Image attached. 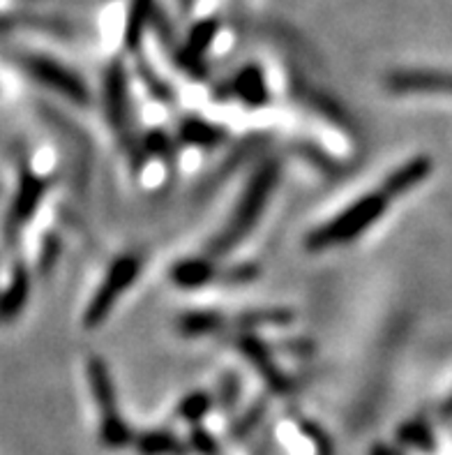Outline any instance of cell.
Returning <instances> with one entry per match:
<instances>
[{
    "mask_svg": "<svg viewBox=\"0 0 452 455\" xmlns=\"http://www.w3.org/2000/svg\"><path fill=\"white\" fill-rule=\"evenodd\" d=\"M28 291H30V277L26 268L19 266L14 275H12V283L7 284V289L0 294V319H14L19 312L23 310V306L28 303Z\"/></svg>",
    "mask_w": 452,
    "mask_h": 455,
    "instance_id": "obj_14",
    "label": "cell"
},
{
    "mask_svg": "<svg viewBox=\"0 0 452 455\" xmlns=\"http://www.w3.org/2000/svg\"><path fill=\"white\" fill-rule=\"evenodd\" d=\"M210 410V398H208V393H192L187 398L180 403L178 407V414L185 416L187 421H199L201 416L206 414Z\"/></svg>",
    "mask_w": 452,
    "mask_h": 455,
    "instance_id": "obj_18",
    "label": "cell"
},
{
    "mask_svg": "<svg viewBox=\"0 0 452 455\" xmlns=\"http://www.w3.org/2000/svg\"><path fill=\"white\" fill-rule=\"evenodd\" d=\"M258 277V268L254 264H241L231 268V271L224 273L222 283L226 284H247V283H254Z\"/></svg>",
    "mask_w": 452,
    "mask_h": 455,
    "instance_id": "obj_20",
    "label": "cell"
},
{
    "mask_svg": "<svg viewBox=\"0 0 452 455\" xmlns=\"http://www.w3.org/2000/svg\"><path fill=\"white\" fill-rule=\"evenodd\" d=\"M238 395H241V379H238V375L229 372V375L222 379V384H219V400H222V407H234Z\"/></svg>",
    "mask_w": 452,
    "mask_h": 455,
    "instance_id": "obj_21",
    "label": "cell"
},
{
    "mask_svg": "<svg viewBox=\"0 0 452 455\" xmlns=\"http://www.w3.org/2000/svg\"><path fill=\"white\" fill-rule=\"evenodd\" d=\"M46 188H49V180L46 179L35 176L30 172H21V180H19L17 195H14V202H12L5 225V231L10 234L12 241H17L21 227L33 218V213L40 206L42 196H44Z\"/></svg>",
    "mask_w": 452,
    "mask_h": 455,
    "instance_id": "obj_6",
    "label": "cell"
},
{
    "mask_svg": "<svg viewBox=\"0 0 452 455\" xmlns=\"http://www.w3.org/2000/svg\"><path fill=\"white\" fill-rule=\"evenodd\" d=\"M178 139L187 146H196V148H218L226 141V132L219 125L189 116L178 125Z\"/></svg>",
    "mask_w": 452,
    "mask_h": 455,
    "instance_id": "obj_12",
    "label": "cell"
},
{
    "mask_svg": "<svg viewBox=\"0 0 452 455\" xmlns=\"http://www.w3.org/2000/svg\"><path fill=\"white\" fill-rule=\"evenodd\" d=\"M215 33H218V23L215 21L199 23V26L194 28V33H192V37H189L187 52L192 53V56H201V53L206 52L208 46H210Z\"/></svg>",
    "mask_w": 452,
    "mask_h": 455,
    "instance_id": "obj_19",
    "label": "cell"
},
{
    "mask_svg": "<svg viewBox=\"0 0 452 455\" xmlns=\"http://www.w3.org/2000/svg\"><path fill=\"white\" fill-rule=\"evenodd\" d=\"M282 347L291 354H298V356H305V354H312V345L307 340H287L282 342Z\"/></svg>",
    "mask_w": 452,
    "mask_h": 455,
    "instance_id": "obj_25",
    "label": "cell"
},
{
    "mask_svg": "<svg viewBox=\"0 0 452 455\" xmlns=\"http://www.w3.org/2000/svg\"><path fill=\"white\" fill-rule=\"evenodd\" d=\"M150 12V0H134L132 3V10H130V19H127V28H125V40L130 49L139 44L141 40V35H144V26L148 21Z\"/></svg>",
    "mask_w": 452,
    "mask_h": 455,
    "instance_id": "obj_17",
    "label": "cell"
},
{
    "mask_svg": "<svg viewBox=\"0 0 452 455\" xmlns=\"http://www.w3.org/2000/svg\"><path fill=\"white\" fill-rule=\"evenodd\" d=\"M231 95L241 100L245 107L250 109H258L268 102V84H266V76L261 72V68L257 65H247L242 68L238 75L231 81Z\"/></svg>",
    "mask_w": 452,
    "mask_h": 455,
    "instance_id": "obj_10",
    "label": "cell"
},
{
    "mask_svg": "<svg viewBox=\"0 0 452 455\" xmlns=\"http://www.w3.org/2000/svg\"><path fill=\"white\" fill-rule=\"evenodd\" d=\"M238 349L258 370V375L264 377L270 391L287 393L291 388V381H289L287 375H282L280 370H277L275 361H273L270 352L264 347V342H258L252 335H245V338L238 340Z\"/></svg>",
    "mask_w": 452,
    "mask_h": 455,
    "instance_id": "obj_9",
    "label": "cell"
},
{
    "mask_svg": "<svg viewBox=\"0 0 452 455\" xmlns=\"http://www.w3.org/2000/svg\"><path fill=\"white\" fill-rule=\"evenodd\" d=\"M141 76H144V81L148 84L150 92H153L155 98H160V100H171L173 98V92L169 91V86H166L164 81L157 79V76H155L148 68H141Z\"/></svg>",
    "mask_w": 452,
    "mask_h": 455,
    "instance_id": "obj_23",
    "label": "cell"
},
{
    "mask_svg": "<svg viewBox=\"0 0 452 455\" xmlns=\"http://www.w3.org/2000/svg\"><path fill=\"white\" fill-rule=\"evenodd\" d=\"M104 107L114 132L125 139L130 132V100H127L125 69L121 63L111 65L104 76Z\"/></svg>",
    "mask_w": 452,
    "mask_h": 455,
    "instance_id": "obj_8",
    "label": "cell"
},
{
    "mask_svg": "<svg viewBox=\"0 0 452 455\" xmlns=\"http://www.w3.org/2000/svg\"><path fill=\"white\" fill-rule=\"evenodd\" d=\"M212 277H215V266L208 257L183 259L171 268V283L183 289H196L201 284L210 283Z\"/></svg>",
    "mask_w": 452,
    "mask_h": 455,
    "instance_id": "obj_13",
    "label": "cell"
},
{
    "mask_svg": "<svg viewBox=\"0 0 452 455\" xmlns=\"http://www.w3.org/2000/svg\"><path fill=\"white\" fill-rule=\"evenodd\" d=\"M385 88L397 95H413V92L452 95V75L436 69H400L385 76Z\"/></svg>",
    "mask_w": 452,
    "mask_h": 455,
    "instance_id": "obj_7",
    "label": "cell"
},
{
    "mask_svg": "<svg viewBox=\"0 0 452 455\" xmlns=\"http://www.w3.org/2000/svg\"><path fill=\"white\" fill-rule=\"evenodd\" d=\"M224 326V317L218 312L208 310H196V312H185L183 317L178 319V331L187 338H199V335H210L218 333Z\"/></svg>",
    "mask_w": 452,
    "mask_h": 455,
    "instance_id": "obj_15",
    "label": "cell"
},
{
    "mask_svg": "<svg viewBox=\"0 0 452 455\" xmlns=\"http://www.w3.org/2000/svg\"><path fill=\"white\" fill-rule=\"evenodd\" d=\"M446 411H448V414H452V398L448 400V407H446Z\"/></svg>",
    "mask_w": 452,
    "mask_h": 455,
    "instance_id": "obj_26",
    "label": "cell"
},
{
    "mask_svg": "<svg viewBox=\"0 0 452 455\" xmlns=\"http://www.w3.org/2000/svg\"><path fill=\"white\" fill-rule=\"evenodd\" d=\"M139 268H141V261L134 254H125L118 261H114V266H111L107 277H104V283L99 284L98 294L92 296V300L88 303L86 315H83V326L86 329H95V326H99L104 319L109 317L115 300L121 299L123 291L137 280Z\"/></svg>",
    "mask_w": 452,
    "mask_h": 455,
    "instance_id": "obj_3",
    "label": "cell"
},
{
    "mask_svg": "<svg viewBox=\"0 0 452 455\" xmlns=\"http://www.w3.org/2000/svg\"><path fill=\"white\" fill-rule=\"evenodd\" d=\"M58 254H60V243H58L56 236H49L44 241V248H42V259H40L42 271H49V268H52L53 261L58 259Z\"/></svg>",
    "mask_w": 452,
    "mask_h": 455,
    "instance_id": "obj_24",
    "label": "cell"
},
{
    "mask_svg": "<svg viewBox=\"0 0 452 455\" xmlns=\"http://www.w3.org/2000/svg\"><path fill=\"white\" fill-rule=\"evenodd\" d=\"M293 322V312L287 307H273V310L245 312L238 317L241 329H261V326H284Z\"/></svg>",
    "mask_w": 452,
    "mask_h": 455,
    "instance_id": "obj_16",
    "label": "cell"
},
{
    "mask_svg": "<svg viewBox=\"0 0 452 455\" xmlns=\"http://www.w3.org/2000/svg\"><path fill=\"white\" fill-rule=\"evenodd\" d=\"M277 180H280V164L275 160H268L254 172L250 185L242 192L241 202H238L234 215H231V222L208 245L210 257H222V254L231 252L254 229V225H257L261 213L268 206L270 196L275 192Z\"/></svg>",
    "mask_w": 452,
    "mask_h": 455,
    "instance_id": "obj_1",
    "label": "cell"
},
{
    "mask_svg": "<svg viewBox=\"0 0 452 455\" xmlns=\"http://www.w3.org/2000/svg\"><path fill=\"white\" fill-rule=\"evenodd\" d=\"M21 65L33 79H37L40 84L49 86L52 91L60 92V95H65V98L72 100V102L86 104L88 100H91L86 84H83L75 72H69L67 68H63L60 63L52 60V58L26 56L21 60Z\"/></svg>",
    "mask_w": 452,
    "mask_h": 455,
    "instance_id": "obj_5",
    "label": "cell"
},
{
    "mask_svg": "<svg viewBox=\"0 0 452 455\" xmlns=\"http://www.w3.org/2000/svg\"><path fill=\"white\" fill-rule=\"evenodd\" d=\"M144 148L150 150V153H155V156H169L171 153V139H169V134H164L162 130H155V132H150L148 137H146L144 141Z\"/></svg>",
    "mask_w": 452,
    "mask_h": 455,
    "instance_id": "obj_22",
    "label": "cell"
},
{
    "mask_svg": "<svg viewBox=\"0 0 452 455\" xmlns=\"http://www.w3.org/2000/svg\"><path fill=\"white\" fill-rule=\"evenodd\" d=\"M432 169H434V162H432L430 157H413V160H408L404 167L395 169V172L390 173L388 179L384 180V192L388 196L404 195V192H408L411 188L423 183V180L432 173Z\"/></svg>",
    "mask_w": 452,
    "mask_h": 455,
    "instance_id": "obj_11",
    "label": "cell"
},
{
    "mask_svg": "<svg viewBox=\"0 0 452 455\" xmlns=\"http://www.w3.org/2000/svg\"><path fill=\"white\" fill-rule=\"evenodd\" d=\"M88 384L95 395V403L104 414L102 435L111 444H123L127 439V427L123 426L121 416L115 414V391L111 384L109 368L102 358H91L88 361Z\"/></svg>",
    "mask_w": 452,
    "mask_h": 455,
    "instance_id": "obj_4",
    "label": "cell"
},
{
    "mask_svg": "<svg viewBox=\"0 0 452 455\" xmlns=\"http://www.w3.org/2000/svg\"><path fill=\"white\" fill-rule=\"evenodd\" d=\"M388 199L390 196L384 190L365 195L361 202H355L353 206L346 208L342 215H337L326 225L316 227L314 231H309V236L305 238V248L309 252H319V250L346 245V243L355 241L385 213Z\"/></svg>",
    "mask_w": 452,
    "mask_h": 455,
    "instance_id": "obj_2",
    "label": "cell"
}]
</instances>
